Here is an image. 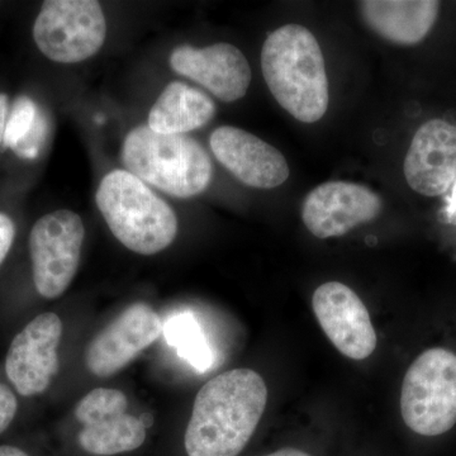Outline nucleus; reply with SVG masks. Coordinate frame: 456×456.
Masks as SVG:
<instances>
[{
	"instance_id": "1",
	"label": "nucleus",
	"mask_w": 456,
	"mask_h": 456,
	"mask_svg": "<svg viewBox=\"0 0 456 456\" xmlns=\"http://www.w3.org/2000/svg\"><path fill=\"white\" fill-rule=\"evenodd\" d=\"M266 402V384L251 369H233L213 378L194 401L184 436L187 455L239 456L253 437Z\"/></svg>"
},
{
	"instance_id": "2",
	"label": "nucleus",
	"mask_w": 456,
	"mask_h": 456,
	"mask_svg": "<svg viewBox=\"0 0 456 456\" xmlns=\"http://www.w3.org/2000/svg\"><path fill=\"white\" fill-rule=\"evenodd\" d=\"M261 70L275 101L303 123L320 121L329 108V80L320 44L310 29L285 25L261 50Z\"/></svg>"
},
{
	"instance_id": "3",
	"label": "nucleus",
	"mask_w": 456,
	"mask_h": 456,
	"mask_svg": "<svg viewBox=\"0 0 456 456\" xmlns=\"http://www.w3.org/2000/svg\"><path fill=\"white\" fill-rule=\"evenodd\" d=\"M95 200L113 235L134 253L155 255L175 240V212L130 171L107 174Z\"/></svg>"
},
{
	"instance_id": "4",
	"label": "nucleus",
	"mask_w": 456,
	"mask_h": 456,
	"mask_svg": "<svg viewBox=\"0 0 456 456\" xmlns=\"http://www.w3.org/2000/svg\"><path fill=\"white\" fill-rule=\"evenodd\" d=\"M122 161L143 183L170 196L189 198L211 183L213 165L198 141L187 134H163L139 126L126 137Z\"/></svg>"
},
{
	"instance_id": "5",
	"label": "nucleus",
	"mask_w": 456,
	"mask_h": 456,
	"mask_svg": "<svg viewBox=\"0 0 456 456\" xmlns=\"http://www.w3.org/2000/svg\"><path fill=\"white\" fill-rule=\"evenodd\" d=\"M404 424L422 436H439L456 424V354L424 351L408 368L401 392Z\"/></svg>"
},
{
	"instance_id": "6",
	"label": "nucleus",
	"mask_w": 456,
	"mask_h": 456,
	"mask_svg": "<svg viewBox=\"0 0 456 456\" xmlns=\"http://www.w3.org/2000/svg\"><path fill=\"white\" fill-rule=\"evenodd\" d=\"M107 20L94 0H47L33 26V40L47 59L77 64L103 46Z\"/></svg>"
},
{
	"instance_id": "7",
	"label": "nucleus",
	"mask_w": 456,
	"mask_h": 456,
	"mask_svg": "<svg viewBox=\"0 0 456 456\" xmlns=\"http://www.w3.org/2000/svg\"><path fill=\"white\" fill-rule=\"evenodd\" d=\"M86 228L79 215L59 209L44 216L29 233L33 283L40 296L59 298L79 268Z\"/></svg>"
},
{
	"instance_id": "8",
	"label": "nucleus",
	"mask_w": 456,
	"mask_h": 456,
	"mask_svg": "<svg viewBox=\"0 0 456 456\" xmlns=\"http://www.w3.org/2000/svg\"><path fill=\"white\" fill-rule=\"evenodd\" d=\"M62 322L46 312L33 318L13 338L5 359L9 382L23 397L42 395L59 371V349Z\"/></svg>"
},
{
	"instance_id": "9",
	"label": "nucleus",
	"mask_w": 456,
	"mask_h": 456,
	"mask_svg": "<svg viewBox=\"0 0 456 456\" xmlns=\"http://www.w3.org/2000/svg\"><path fill=\"white\" fill-rule=\"evenodd\" d=\"M314 316L342 355L368 359L377 347V334L364 302L347 285L327 281L312 298Z\"/></svg>"
},
{
	"instance_id": "10",
	"label": "nucleus",
	"mask_w": 456,
	"mask_h": 456,
	"mask_svg": "<svg viewBox=\"0 0 456 456\" xmlns=\"http://www.w3.org/2000/svg\"><path fill=\"white\" fill-rule=\"evenodd\" d=\"M382 209V200L364 185L329 182L305 197L302 220L312 235L325 240L346 235L359 224L374 221Z\"/></svg>"
},
{
	"instance_id": "11",
	"label": "nucleus",
	"mask_w": 456,
	"mask_h": 456,
	"mask_svg": "<svg viewBox=\"0 0 456 456\" xmlns=\"http://www.w3.org/2000/svg\"><path fill=\"white\" fill-rule=\"evenodd\" d=\"M163 330L160 316L149 305L134 303L90 341L86 368L99 378L112 377L154 344Z\"/></svg>"
},
{
	"instance_id": "12",
	"label": "nucleus",
	"mask_w": 456,
	"mask_h": 456,
	"mask_svg": "<svg viewBox=\"0 0 456 456\" xmlns=\"http://www.w3.org/2000/svg\"><path fill=\"white\" fill-rule=\"evenodd\" d=\"M209 143L217 160L248 187L277 188L289 178L283 154L248 131L222 126L213 131Z\"/></svg>"
},
{
	"instance_id": "13",
	"label": "nucleus",
	"mask_w": 456,
	"mask_h": 456,
	"mask_svg": "<svg viewBox=\"0 0 456 456\" xmlns=\"http://www.w3.org/2000/svg\"><path fill=\"white\" fill-rule=\"evenodd\" d=\"M408 185L425 197L448 191L456 178V126L444 119L424 123L404 159Z\"/></svg>"
},
{
	"instance_id": "14",
	"label": "nucleus",
	"mask_w": 456,
	"mask_h": 456,
	"mask_svg": "<svg viewBox=\"0 0 456 456\" xmlns=\"http://www.w3.org/2000/svg\"><path fill=\"white\" fill-rule=\"evenodd\" d=\"M174 71L194 80L226 103L245 97L251 83V69L244 53L230 44L204 49L179 46L171 53Z\"/></svg>"
},
{
	"instance_id": "15",
	"label": "nucleus",
	"mask_w": 456,
	"mask_h": 456,
	"mask_svg": "<svg viewBox=\"0 0 456 456\" xmlns=\"http://www.w3.org/2000/svg\"><path fill=\"white\" fill-rule=\"evenodd\" d=\"M359 4L367 25L398 45H416L424 40L440 11V2L435 0H365Z\"/></svg>"
},
{
	"instance_id": "16",
	"label": "nucleus",
	"mask_w": 456,
	"mask_h": 456,
	"mask_svg": "<svg viewBox=\"0 0 456 456\" xmlns=\"http://www.w3.org/2000/svg\"><path fill=\"white\" fill-rule=\"evenodd\" d=\"M215 113V103L208 95L187 84L174 82L150 110L149 127L158 134H184L206 126Z\"/></svg>"
},
{
	"instance_id": "17",
	"label": "nucleus",
	"mask_w": 456,
	"mask_h": 456,
	"mask_svg": "<svg viewBox=\"0 0 456 456\" xmlns=\"http://www.w3.org/2000/svg\"><path fill=\"white\" fill-rule=\"evenodd\" d=\"M146 435L139 417L123 413L98 424L83 426L77 443L90 455L112 456L141 448Z\"/></svg>"
},
{
	"instance_id": "18",
	"label": "nucleus",
	"mask_w": 456,
	"mask_h": 456,
	"mask_svg": "<svg viewBox=\"0 0 456 456\" xmlns=\"http://www.w3.org/2000/svg\"><path fill=\"white\" fill-rule=\"evenodd\" d=\"M165 334L170 344L178 347L180 356L187 359L194 367L206 370L211 365V351L204 342L196 321L189 314H180L169 320L165 327Z\"/></svg>"
},
{
	"instance_id": "19",
	"label": "nucleus",
	"mask_w": 456,
	"mask_h": 456,
	"mask_svg": "<svg viewBox=\"0 0 456 456\" xmlns=\"http://www.w3.org/2000/svg\"><path fill=\"white\" fill-rule=\"evenodd\" d=\"M127 407L125 393L117 389L97 388L80 399L74 413L80 424L90 426L123 415Z\"/></svg>"
},
{
	"instance_id": "20",
	"label": "nucleus",
	"mask_w": 456,
	"mask_h": 456,
	"mask_svg": "<svg viewBox=\"0 0 456 456\" xmlns=\"http://www.w3.org/2000/svg\"><path fill=\"white\" fill-rule=\"evenodd\" d=\"M40 113V108L32 98L26 95L17 98L9 110L4 140H3L4 146L13 150L18 143L22 142L35 127Z\"/></svg>"
},
{
	"instance_id": "21",
	"label": "nucleus",
	"mask_w": 456,
	"mask_h": 456,
	"mask_svg": "<svg viewBox=\"0 0 456 456\" xmlns=\"http://www.w3.org/2000/svg\"><path fill=\"white\" fill-rule=\"evenodd\" d=\"M49 119L41 110L35 127L29 132L28 136L14 147V154L20 156V159H26V160H35V159L40 156L42 149L46 145L47 139H49Z\"/></svg>"
},
{
	"instance_id": "22",
	"label": "nucleus",
	"mask_w": 456,
	"mask_h": 456,
	"mask_svg": "<svg viewBox=\"0 0 456 456\" xmlns=\"http://www.w3.org/2000/svg\"><path fill=\"white\" fill-rule=\"evenodd\" d=\"M18 402L14 393L0 383V434H3L17 415Z\"/></svg>"
},
{
	"instance_id": "23",
	"label": "nucleus",
	"mask_w": 456,
	"mask_h": 456,
	"mask_svg": "<svg viewBox=\"0 0 456 456\" xmlns=\"http://www.w3.org/2000/svg\"><path fill=\"white\" fill-rule=\"evenodd\" d=\"M16 237V226L5 213L0 212V265L5 260Z\"/></svg>"
},
{
	"instance_id": "24",
	"label": "nucleus",
	"mask_w": 456,
	"mask_h": 456,
	"mask_svg": "<svg viewBox=\"0 0 456 456\" xmlns=\"http://www.w3.org/2000/svg\"><path fill=\"white\" fill-rule=\"evenodd\" d=\"M9 114L8 97L3 93H0V145L4 140L5 126H7V119Z\"/></svg>"
},
{
	"instance_id": "25",
	"label": "nucleus",
	"mask_w": 456,
	"mask_h": 456,
	"mask_svg": "<svg viewBox=\"0 0 456 456\" xmlns=\"http://www.w3.org/2000/svg\"><path fill=\"white\" fill-rule=\"evenodd\" d=\"M0 456H29L22 449L16 446L3 445L0 446Z\"/></svg>"
},
{
	"instance_id": "26",
	"label": "nucleus",
	"mask_w": 456,
	"mask_h": 456,
	"mask_svg": "<svg viewBox=\"0 0 456 456\" xmlns=\"http://www.w3.org/2000/svg\"><path fill=\"white\" fill-rule=\"evenodd\" d=\"M265 456H311L307 452H302V450L294 448H285L278 450V452H272V454Z\"/></svg>"
},
{
	"instance_id": "27",
	"label": "nucleus",
	"mask_w": 456,
	"mask_h": 456,
	"mask_svg": "<svg viewBox=\"0 0 456 456\" xmlns=\"http://www.w3.org/2000/svg\"><path fill=\"white\" fill-rule=\"evenodd\" d=\"M139 419L140 421L142 422V425L145 426L146 430L154 425V417L151 416V413H142Z\"/></svg>"
}]
</instances>
